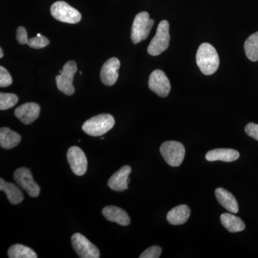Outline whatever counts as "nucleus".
<instances>
[{"instance_id": "nucleus-1", "label": "nucleus", "mask_w": 258, "mask_h": 258, "mask_svg": "<svg viewBox=\"0 0 258 258\" xmlns=\"http://www.w3.org/2000/svg\"><path fill=\"white\" fill-rule=\"evenodd\" d=\"M196 60L199 69L206 76L215 74L220 64V58L217 50L209 43H203L199 47Z\"/></svg>"}, {"instance_id": "nucleus-2", "label": "nucleus", "mask_w": 258, "mask_h": 258, "mask_svg": "<svg viewBox=\"0 0 258 258\" xmlns=\"http://www.w3.org/2000/svg\"><path fill=\"white\" fill-rule=\"evenodd\" d=\"M114 124V118L111 115L103 113L86 120L82 129L85 133L91 137H101L109 132Z\"/></svg>"}, {"instance_id": "nucleus-3", "label": "nucleus", "mask_w": 258, "mask_h": 258, "mask_svg": "<svg viewBox=\"0 0 258 258\" xmlns=\"http://www.w3.org/2000/svg\"><path fill=\"white\" fill-rule=\"evenodd\" d=\"M154 22L149 18V13L142 12L134 18L132 25L131 38L134 44L143 41L147 38L151 30L154 26Z\"/></svg>"}, {"instance_id": "nucleus-4", "label": "nucleus", "mask_w": 258, "mask_h": 258, "mask_svg": "<svg viewBox=\"0 0 258 258\" xmlns=\"http://www.w3.org/2000/svg\"><path fill=\"white\" fill-rule=\"evenodd\" d=\"M169 41V24L166 20H163L159 23L157 33L148 47V52L153 56L160 55L168 48Z\"/></svg>"}, {"instance_id": "nucleus-5", "label": "nucleus", "mask_w": 258, "mask_h": 258, "mask_svg": "<svg viewBox=\"0 0 258 258\" xmlns=\"http://www.w3.org/2000/svg\"><path fill=\"white\" fill-rule=\"evenodd\" d=\"M160 152L169 166L177 167L182 164L185 157V148L182 144L169 141L161 144Z\"/></svg>"}, {"instance_id": "nucleus-6", "label": "nucleus", "mask_w": 258, "mask_h": 258, "mask_svg": "<svg viewBox=\"0 0 258 258\" xmlns=\"http://www.w3.org/2000/svg\"><path fill=\"white\" fill-rule=\"evenodd\" d=\"M77 64L74 60L66 62L62 70L59 71L60 75L56 76V84L59 90L67 95L72 96L75 93V88L73 85L75 74L77 72Z\"/></svg>"}, {"instance_id": "nucleus-7", "label": "nucleus", "mask_w": 258, "mask_h": 258, "mask_svg": "<svg viewBox=\"0 0 258 258\" xmlns=\"http://www.w3.org/2000/svg\"><path fill=\"white\" fill-rule=\"evenodd\" d=\"M51 15L62 23L76 24L81 21V14L77 10L63 1L56 2L51 6Z\"/></svg>"}, {"instance_id": "nucleus-8", "label": "nucleus", "mask_w": 258, "mask_h": 258, "mask_svg": "<svg viewBox=\"0 0 258 258\" xmlns=\"http://www.w3.org/2000/svg\"><path fill=\"white\" fill-rule=\"evenodd\" d=\"M73 247L81 258H99V249L91 243L85 236L80 233L74 234L71 237Z\"/></svg>"}, {"instance_id": "nucleus-9", "label": "nucleus", "mask_w": 258, "mask_h": 258, "mask_svg": "<svg viewBox=\"0 0 258 258\" xmlns=\"http://www.w3.org/2000/svg\"><path fill=\"white\" fill-rule=\"evenodd\" d=\"M15 181L32 198H37L40 192V186L34 181L31 171L25 167L19 168L14 173Z\"/></svg>"}, {"instance_id": "nucleus-10", "label": "nucleus", "mask_w": 258, "mask_h": 258, "mask_svg": "<svg viewBox=\"0 0 258 258\" xmlns=\"http://www.w3.org/2000/svg\"><path fill=\"white\" fill-rule=\"evenodd\" d=\"M67 159L71 169L76 175L83 176L86 174L88 169V160L81 148H70L68 151Z\"/></svg>"}, {"instance_id": "nucleus-11", "label": "nucleus", "mask_w": 258, "mask_h": 258, "mask_svg": "<svg viewBox=\"0 0 258 258\" xmlns=\"http://www.w3.org/2000/svg\"><path fill=\"white\" fill-rule=\"evenodd\" d=\"M149 87L160 97H166L171 91L170 81L161 70H156L149 76Z\"/></svg>"}, {"instance_id": "nucleus-12", "label": "nucleus", "mask_w": 258, "mask_h": 258, "mask_svg": "<svg viewBox=\"0 0 258 258\" xmlns=\"http://www.w3.org/2000/svg\"><path fill=\"white\" fill-rule=\"evenodd\" d=\"M120 61L116 57H111L103 64L101 71L102 83L107 86H112L118 78Z\"/></svg>"}, {"instance_id": "nucleus-13", "label": "nucleus", "mask_w": 258, "mask_h": 258, "mask_svg": "<svg viewBox=\"0 0 258 258\" xmlns=\"http://www.w3.org/2000/svg\"><path fill=\"white\" fill-rule=\"evenodd\" d=\"M132 172V168L129 166H123L113 174L108 181V186L113 191H123L128 189L130 179L128 176Z\"/></svg>"}, {"instance_id": "nucleus-14", "label": "nucleus", "mask_w": 258, "mask_h": 258, "mask_svg": "<svg viewBox=\"0 0 258 258\" xmlns=\"http://www.w3.org/2000/svg\"><path fill=\"white\" fill-rule=\"evenodd\" d=\"M40 107L37 103H26L17 108L15 115L24 124H30L39 117Z\"/></svg>"}, {"instance_id": "nucleus-15", "label": "nucleus", "mask_w": 258, "mask_h": 258, "mask_svg": "<svg viewBox=\"0 0 258 258\" xmlns=\"http://www.w3.org/2000/svg\"><path fill=\"white\" fill-rule=\"evenodd\" d=\"M103 216L108 221L115 222L121 226L130 225L131 220L128 214L118 207L108 206L102 211Z\"/></svg>"}, {"instance_id": "nucleus-16", "label": "nucleus", "mask_w": 258, "mask_h": 258, "mask_svg": "<svg viewBox=\"0 0 258 258\" xmlns=\"http://www.w3.org/2000/svg\"><path fill=\"white\" fill-rule=\"evenodd\" d=\"M240 157V153L235 149H216L207 153L205 158L209 161H222L232 162Z\"/></svg>"}, {"instance_id": "nucleus-17", "label": "nucleus", "mask_w": 258, "mask_h": 258, "mask_svg": "<svg viewBox=\"0 0 258 258\" xmlns=\"http://www.w3.org/2000/svg\"><path fill=\"white\" fill-rule=\"evenodd\" d=\"M215 196L218 203L231 213L237 214L239 212L238 203L235 197L223 188L215 190Z\"/></svg>"}, {"instance_id": "nucleus-18", "label": "nucleus", "mask_w": 258, "mask_h": 258, "mask_svg": "<svg viewBox=\"0 0 258 258\" xmlns=\"http://www.w3.org/2000/svg\"><path fill=\"white\" fill-rule=\"evenodd\" d=\"M190 209L187 205H181L168 212L166 220L172 225H183L190 216Z\"/></svg>"}, {"instance_id": "nucleus-19", "label": "nucleus", "mask_w": 258, "mask_h": 258, "mask_svg": "<svg viewBox=\"0 0 258 258\" xmlns=\"http://www.w3.org/2000/svg\"><path fill=\"white\" fill-rule=\"evenodd\" d=\"M0 190L6 194L8 200L13 205H18L23 201V192L13 183L6 182L3 179H0Z\"/></svg>"}, {"instance_id": "nucleus-20", "label": "nucleus", "mask_w": 258, "mask_h": 258, "mask_svg": "<svg viewBox=\"0 0 258 258\" xmlns=\"http://www.w3.org/2000/svg\"><path fill=\"white\" fill-rule=\"evenodd\" d=\"M21 142L20 134L3 127L0 129V146L5 149H11L18 145Z\"/></svg>"}, {"instance_id": "nucleus-21", "label": "nucleus", "mask_w": 258, "mask_h": 258, "mask_svg": "<svg viewBox=\"0 0 258 258\" xmlns=\"http://www.w3.org/2000/svg\"><path fill=\"white\" fill-rule=\"evenodd\" d=\"M222 225L230 232H242L245 229V225L240 217L230 213H224L220 216Z\"/></svg>"}, {"instance_id": "nucleus-22", "label": "nucleus", "mask_w": 258, "mask_h": 258, "mask_svg": "<svg viewBox=\"0 0 258 258\" xmlns=\"http://www.w3.org/2000/svg\"><path fill=\"white\" fill-rule=\"evenodd\" d=\"M244 48L249 60L252 62L258 61V32L252 34L246 40Z\"/></svg>"}, {"instance_id": "nucleus-23", "label": "nucleus", "mask_w": 258, "mask_h": 258, "mask_svg": "<svg viewBox=\"0 0 258 258\" xmlns=\"http://www.w3.org/2000/svg\"><path fill=\"white\" fill-rule=\"evenodd\" d=\"M8 257L10 258H37V254L30 247L17 244L11 246L8 249Z\"/></svg>"}, {"instance_id": "nucleus-24", "label": "nucleus", "mask_w": 258, "mask_h": 258, "mask_svg": "<svg viewBox=\"0 0 258 258\" xmlns=\"http://www.w3.org/2000/svg\"><path fill=\"white\" fill-rule=\"evenodd\" d=\"M18 97L13 93H0V110L9 109L18 103Z\"/></svg>"}, {"instance_id": "nucleus-25", "label": "nucleus", "mask_w": 258, "mask_h": 258, "mask_svg": "<svg viewBox=\"0 0 258 258\" xmlns=\"http://www.w3.org/2000/svg\"><path fill=\"white\" fill-rule=\"evenodd\" d=\"M49 43H50V41L48 39L42 36L40 33L37 34V37L29 39L28 42V46L35 49L43 48L48 45Z\"/></svg>"}, {"instance_id": "nucleus-26", "label": "nucleus", "mask_w": 258, "mask_h": 258, "mask_svg": "<svg viewBox=\"0 0 258 258\" xmlns=\"http://www.w3.org/2000/svg\"><path fill=\"white\" fill-rule=\"evenodd\" d=\"M13 83V79L4 67H0V87H8Z\"/></svg>"}, {"instance_id": "nucleus-27", "label": "nucleus", "mask_w": 258, "mask_h": 258, "mask_svg": "<svg viewBox=\"0 0 258 258\" xmlns=\"http://www.w3.org/2000/svg\"><path fill=\"white\" fill-rule=\"evenodd\" d=\"M161 254V248L159 246H152L146 249L145 251L139 256L140 258H159Z\"/></svg>"}, {"instance_id": "nucleus-28", "label": "nucleus", "mask_w": 258, "mask_h": 258, "mask_svg": "<svg viewBox=\"0 0 258 258\" xmlns=\"http://www.w3.org/2000/svg\"><path fill=\"white\" fill-rule=\"evenodd\" d=\"M244 132L252 139L258 141V124L254 123H249L244 128Z\"/></svg>"}, {"instance_id": "nucleus-29", "label": "nucleus", "mask_w": 258, "mask_h": 258, "mask_svg": "<svg viewBox=\"0 0 258 258\" xmlns=\"http://www.w3.org/2000/svg\"><path fill=\"white\" fill-rule=\"evenodd\" d=\"M16 37L19 43L21 44V45L28 44V33H27L26 30L23 27H20L18 28L16 32Z\"/></svg>"}, {"instance_id": "nucleus-30", "label": "nucleus", "mask_w": 258, "mask_h": 258, "mask_svg": "<svg viewBox=\"0 0 258 258\" xmlns=\"http://www.w3.org/2000/svg\"><path fill=\"white\" fill-rule=\"evenodd\" d=\"M3 56H4V53H3V49L0 48V58H3Z\"/></svg>"}]
</instances>
